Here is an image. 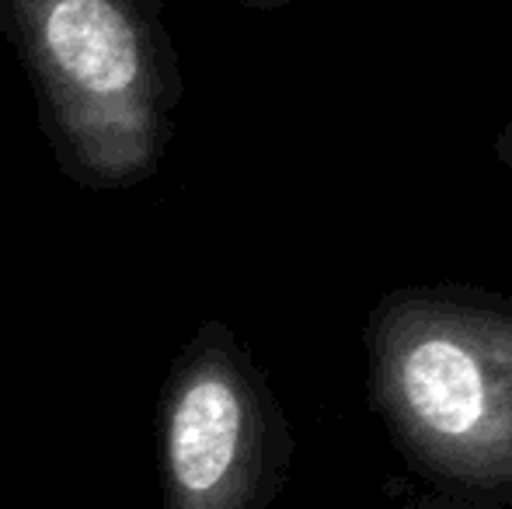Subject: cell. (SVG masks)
<instances>
[{"mask_svg":"<svg viewBox=\"0 0 512 509\" xmlns=\"http://www.w3.org/2000/svg\"><path fill=\"white\" fill-rule=\"evenodd\" d=\"M366 394L436 492L512 509V297L471 283L380 293L363 321Z\"/></svg>","mask_w":512,"mask_h":509,"instance_id":"1","label":"cell"},{"mask_svg":"<svg viewBox=\"0 0 512 509\" xmlns=\"http://www.w3.org/2000/svg\"><path fill=\"white\" fill-rule=\"evenodd\" d=\"M248 11H279V7L293 4V0H241Z\"/></svg>","mask_w":512,"mask_h":509,"instance_id":"6","label":"cell"},{"mask_svg":"<svg viewBox=\"0 0 512 509\" xmlns=\"http://www.w3.org/2000/svg\"><path fill=\"white\" fill-rule=\"evenodd\" d=\"M0 35L63 178L119 192L157 175L185 98L164 0H0Z\"/></svg>","mask_w":512,"mask_h":509,"instance_id":"2","label":"cell"},{"mask_svg":"<svg viewBox=\"0 0 512 509\" xmlns=\"http://www.w3.org/2000/svg\"><path fill=\"white\" fill-rule=\"evenodd\" d=\"M164 509H269L297 440L265 370L237 332L203 321L157 398Z\"/></svg>","mask_w":512,"mask_h":509,"instance_id":"3","label":"cell"},{"mask_svg":"<svg viewBox=\"0 0 512 509\" xmlns=\"http://www.w3.org/2000/svg\"><path fill=\"white\" fill-rule=\"evenodd\" d=\"M492 154H495V161H499L502 168L512 171V119L499 129V136H495V143H492Z\"/></svg>","mask_w":512,"mask_h":509,"instance_id":"5","label":"cell"},{"mask_svg":"<svg viewBox=\"0 0 512 509\" xmlns=\"http://www.w3.org/2000/svg\"><path fill=\"white\" fill-rule=\"evenodd\" d=\"M408 509H485V506L467 503V499L443 496V492H432V496H422V499H418V503H411Z\"/></svg>","mask_w":512,"mask_h":509,"instance_id":"4","label":"cell"}]
</instances>
